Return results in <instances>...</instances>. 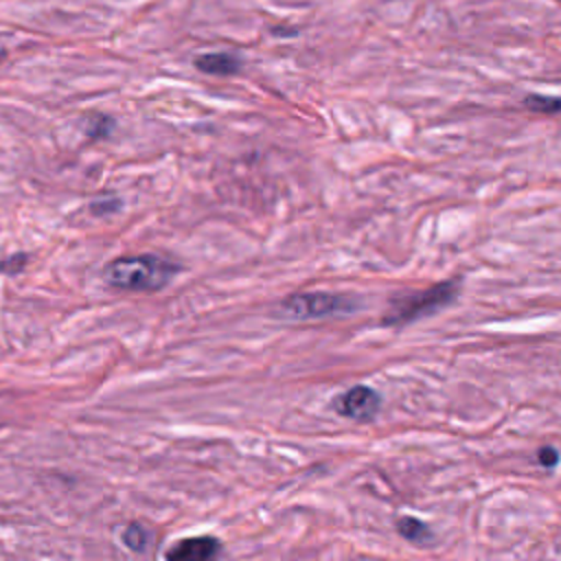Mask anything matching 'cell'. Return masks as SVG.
Instances as JSON below:
<instances>
[{"instance_id": "6da1fadb", "label": "cell", "mask_w": 561, "mask_h": 561, "mask_svg": "<svg viewBox=\"0 0 561 561\" xmlns=\"http://www.w3.org/2000/svg\"><path fill=\"white\" fill-rule=\"evenodd\" d=\"M178 265L158 254L118 256L105 265V280L125 291H158L178 274Z\"/></svg>"}, {"instance_id": "7a4b0ae2", "label": "cell", "mask_w": 561, "mask_h": 561, "mask_svg": "<svg viewBox=\"0 0 561 561\" xmlns=\"http://www.w3.org/2000/svg\"><path fill=\"white\" fill-rule=\"evenodd\" d=\"M460 291V280H443L432 287L419 289V291H401L390 298L388 309L381 318L383 327H403L419 318H425L430 313L440 311L449 302L456 300Z\"/></svg>"}, {"instance_id": "3957f363", "label": "cell", "mask_w": 561, "mask_h": 561, "mask_svg": "<svg viewBox=\"0 0 561 561\" xmlns=\"http://www.w3.org/2000/svg\"><path fill=\"white\" fill-rule=\"evenodd\" d=\"M357 309V300L342 294L329 291H307V294H291L283 300V311L296 320H318V318H333L346 316Z\"/></svg>"}, {"instance_id": "277c9868", "label": "cell", "mask_w": 561, "mask_h": 561, "mask_svg": "<svg viewBox=\"0 0 561 561\" xmlns=\"http://www.w3.org/2000/svg\"><path fill=\"white\" fill-rule=\"evenodd\" d=\"M381 399L368 386H353L333 399V410L353 421H373L379 412Z\"/></svg>"}, {"instance_id": "5b68a950", "label": "cell", "mask_w": 561, "mask_h": 561, "mask_svg": "<svg viewBox=\"0 0 561 561\" xmlns=\"http://www.w3.org/2000/svg\"><path fill=\"white\" fill-rule=\"evenodd\" d=\"M219 554L221 541L213 535H202L175 541L167 552V561H219Z\"/></svg>"}, {"instance_id": "8992f818", "label": "cell", "mask_w": 561, "mask_h": 561, "mask_svg": "<svg viewBox=\"0 0 561 561\" xmlns=\"http://www.w3.org/2000/svg\"><path fill=\"white\" fill-rule=\"evenodd\" d=\"M241 64H243L241 57L234 53H206L195 57L197 70L206 75H219V77L237 75L241 70Z\"/></svg>"}, {"instance_id": "52a82bcc", "label": "cell", "mask_w": 561, "mask_h": 561, "mask_svg": "<svg viewBox=\"0 0 561 561\" xmlns=\"http://www.w3.org/2000/svg\"><path fill=\"white\" fill-rule=\"evenodd\" d=\"M394 526H397V533H399L403 539H408V541H412V543H416V546H425V543L432 541V530H430V526H427L425 522H421L419 517L403 515V517L397 519Z\"/></svg>"}, {"instance_id": "ba28073f", "label": "cell", "mask_w": 561, "mask_h": 561, "mask_svg": "<svg viewBox=\"0 0 561 561\" xmlns=\"http://www.w3.org/2000/svg\"><path fill=\"white\" fill-rule=\"evenodd\" d=\"M524 105L533 112L541 114H561V96H543V94H528Z\"/></svg>"}, {"instance_id": "9c48e42d", "label": "cell", "mask_w": 561, "mask_h": 561, "mask_svg": "<svg viewBox=\"0 0 561 561\" xmlns=\"http://www.w3.org/2000/svg\"><path fill=\"white\" fill-rule=\"evenodd\" d=\"M123 541H125V546H127L129 550L140 552V550H145V546H147V533H145V528H142L140 524L131 522V524L123 530Z\"/></svg>"}, {"instance_id": "30bf717a", "label": "cell", "mask_w": 561, "mask_h": 561, "mask_svg": "<svg viewBox=\"0 0 561 561\" xmlns=\"http://www.w3.org/2000/svg\"><path fill=\"white\" fill-rule=\"evenodd\" d=\"M537 460H539V465H541V467H546V469H552V467L559 462V451H557L554 447L546 445V447H541V449H539V454H537Z\"/></svg>"}, {"instance_id": "8fae6325", "label": "cell", "mask_w": 561, "mask_h": 561, "mask_svg": "<svg viewBox=\"0 0 561 561\" xmlns=\"http://www.w3.org/2000/svg\"><path fill=\"white\" fill-rule=\"evenodd\" d=\"M24 263H26V256H24V254H15V256H11L9 261H2V263H0V272H4V274H15V272H20V270L24 267Z\"/></svg>"}, {"instance_id": "7c38bea8", "label": "cell", "mask_w": 561, "mask_h": 561, "mask_svg": "<svg viewBox=\"0 0 561 561\" xmlns=\"http://www.w3.org/2000/svg\"><path fill=\"white\" fill-rule=\"evenodd\" d=\"M0 57H2V53H0Z\"/></svg>"}, {"instance_id": "4fadbf2b", "label": "cell", "mask_w": 561, "mask_h": 561, "mask_svg": "<svg viewBox=\"0 0 561 561\" xmlns=\"http://www.w3.org/2000/svg\"><path fill=\"white\" fill-rule=\"evenodd\" d=\"M559 2H561V0H559Z\"/></svg>"}]
</instances>
